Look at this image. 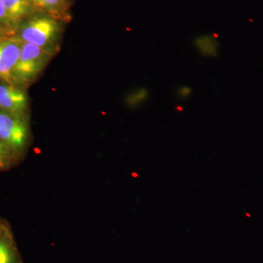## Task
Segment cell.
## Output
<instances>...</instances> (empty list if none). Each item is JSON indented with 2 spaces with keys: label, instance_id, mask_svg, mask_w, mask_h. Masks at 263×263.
Returning a JSON list of instances; mask_svg holds the SVG:
<instances>
[{
  "label": "cell",
  "instance_id": "obj_5",
  "mask_svg": "<svg viewBox=\"0 0 263 263\" xmlns=\"http://www.w3.org/2000/svg\"><path fill=\"white\" fill-rule=\"evenodd\" d=\"M27 105V98L22 90L0 84V108L10 113H22Z\"/></svg>",
  "mask_w": 263,
  "mask_h": 263
},
{
  "label": "cell",
  "instance_id": "obj_1",
  "mask_svg": "<svg viewBox=\"0 0 263 263\" xmlns=\"http://www.w3.org/2000/svg\"><path fill=\"white\" fill-rule=\"evenodd\" d=\"M60 34L57 21L47 16L35 17L27 22L21 30V41L32 43L52 52Z\"/></svg>",
  "mask_w": 263,
  "mask_h": 263
},
{
  "label": "cell",
  "instance_id": "obj_15",
  "mask_svg": "<svg viewBox=\"0 0 263 263\" xmlns=\"http://www.w3.org/2000/svg\"><path fill=\"white\" fill-rule=\"evenodd\" d=\"M31 1L32 2L33 4L37 5V6L38 1H39V0H31Z\"/></svg>",
  "mask_w": 263,
  "mask_h": 263
},
{
  "label": "cell",
  "instance_id": "obj_14",
  "mask_svg": "<svg viewBox=\"0 0 263 263\" xmlns=\"http://www.w3.org/2000/svg\"><path fill=\"white\" fill-rule=\"evenodd\" d=\"M4 155L0 154V167H2L4 164Z\"/></svg>",
  "mask_w": 263,
  "mask_h": 263
},
{
  "label": "cell",
  "instance_id": "obj_2",
  "mask_svg": "<svg viewBox=\"0 0 263 263\" xmlns=\"http://www.w3.org/2000/svg\"><path fill=\"white\" fill-rule=\"evenodd\" d=\"M51 55V51L36 45L22 42L20 56L13 70V79L22 83L34 80L47 65Z\"/></svg>",
  "mask_w": 263,
  "mask_h": 263
},
{
  "label": "cell",
  "instance_id": "obj_11",
  "mask_svg": "<svg viewBox=\"0 0 263 263\" xmlns=\"http://www.w3.org/2000/svg\"><path fill=\"white\" fill-rule=\"evenodd\" d=\"M147 96V92L146 91H138L135 93L134 95H132L129 98L128 101L130 102L132 104H138L141 103L143 100H146Z\"/></svg>",
  "mask_w": 263,
  "mask_h": 263
},
{
  "label": "cell",
  "instance_id": "obj_7",
  "mask_svg": "<svg viewBox=\"0 0 263 263\" xmlns=\"http://www.w3.org/2000/svg\"><path fill=\"white\" fill-rule=\"evenodd\" d=\"M194 46L202 57H216L219 53V43L212 34H202L194 40Z\"/></svg>",
  "mask_w": 263,
  "mask_h": 263
},
{
  "label": "cell",
  "instance_id": "obj_8",
  "mask_svg": "<svg viewBox=\"0 0 263 263\" xmlns=\"http://www.w3.org/2000/svg\"><path fill=\"white\" fill-rule=\"evenodd\" d=\"M38 7L53 15H62L68 8V0H39Z\"/></svg>",
  "mask_w": 263,
  "mask_h": 263
},
{
  "label": "cell",
  "instance_id": "obj_3",
  "mask_svg": "<svg viewBox=\"0 0 263 263\" xmlns=\"http://www.w3.org/2000/svg\"><path fill=\"white\" fill-rule=\"evenodd\" d=\"M27 138L25 124L15 114L0 111V141L14 148H22Z\"/></svg>",
  "mask_w": 263,
  "mask_h": 263
},
{
  "label": "cell",
  "instance_id": "obj_9",
  "mask_svg": "<svg viewBox=\"0 0 263 263\" xmlns=\"http://www.w3.org/2000/svg\"><path fill=\"white\" fill-rule=\"evenodd\" d=\"M11 251L5 241L0 242V263H11Z\"/></svg>",
  "mask_w": 263,
  "mask_h": 263
},
{
  "label": "cell",
  "instance_id": "obj_10",
  "mask_svg": "<svg viewBox=\"0 0 263 263\" xmlns=\"http://www.w3.org/2000/svg\"><path fill=\"white\" fill-rule=\"evenodd\" d=\"M11 24L3 0H0V25L10 26Z\"/></svg>",
  "mask_w": 263,
  "mask_h": 263
},
{
  "label": "cell",
  "instance_id": "obj_13",
  "mask_svg": "<svg viewBox=\"0 0 263 263\" xmlns=\"http://www.w3.org/2000/svg\"><path fill=\"white\" fill-rule=\"evenodd\" d=\"M6 148H5V144H3V142L0 141V154L5 155L6 154Z\"/></svg>",
  "mask_w": 263,
  "mask_h": 263
},
{
  "label": "cell",
  "instance_id": "obj_6",
  "mask_svg": "<svg viewBox=\"0 0 263 263\" xmlns=\"http://www.w3.org/2000/svg\"><path fill=\"white\" fill-rule=\"evenodd\" d=\"M10 22L15 24L29 14L31 0H3Z\"/></svg>",
  "mask_w": 263,
  "mask_h": 263
},
{
  "label": "cell",
  "instance_id": "obj_4",
  "mask_svg": "<svg viewBox=\"0 0 263 263\" xmlns=\"http://www.w3.org/2000/svg\"><path fill=\"white\" fill-rule=\"evenodd\" d=\"M22 46L20 40H7L0 42V79L8 81L13 78Z\"/></svg>",
  "mask_w": 263,
  "mask_h": 263
},
{
  "label": "cell",
  "instance_id": "obj_12",
  "mask_svg": "<svg viewBox=\"0 0 263 263\" xmlns=\"http://www.w3.org/2000/svg\"><path fill=\"white\" fill-rule=\"evenodd\" d=\"M193 90L190 86H181L177 89V96L181 100H185L191 96Z\"/></svg>",
  "mask_w": 263,
  "mask_h": 263
},
{
  "label": "cell",
  "instance_id": "obj_16",
  "mask_svg": "<svg viewBox=\"0 0 263 263\" xmlns=\"http://www.w3.org/2000/svg\"><path fill=\"white\" fill-rule=\"evenodd\" d=\"M0 32H1V29H0Z\"/></svg>",
  "mask_w": 263,
  "mask_h": 263
}]
</instances>
